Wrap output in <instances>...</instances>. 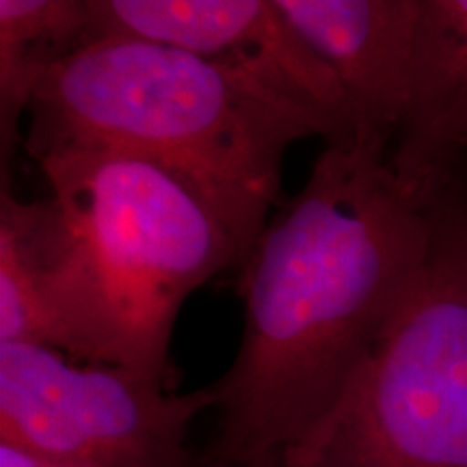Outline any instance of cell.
Listing matches in <instances>:
<instances>
[{
	"instance_id": "cell-4",
	"label": "cell",
	"mask_w": 467,
	"mask_h": 467,
	"mask_svg": "<svg viewBox=\"0 0 467 467\" xmlns=\"http://www.w3.org/2000/svg\"><path fill=\"white\" fill-rule=\"evenodd\" d=\"M285 467H467V202H433L422 266L334 411Z\"/></svg>"
},
{
	"instance_id": "cell-2",
	"label": "cell",
	"mask_w": 467,
	"mask_h": 467,
	"mask_svg": "<svg viewBox=\"0 0 467 467\" xmlns=\"http://www.w3.org/2000/svg\"><path fill=\"white\" fill-rule=\"evenodd\" d=\"M42 202L0 203V336L55 340L80 361L173 385L169 347L184 301L244 251L217 213L165 169L102 150L35 156Z\"/></svg>"
},
{
	"instance_id": "cell-3",
	"label": "cell",
	"mask_w": 467,
	"mask_h": 467,
	"mask_svg": "<svg viewBox=\"0 0 467 467\" xmlns=\"http://www.w3.org/2000/svg\"><path fill=\"white\" fill-rule=\"evenodd\" d=\"M33 156L80 148L156 165L202 197L247 258L279 200L292 143L329 128L244 69L132 37L61 58L33 93Z\"/></svg>"
},
{
	"instance_id": "cell-5",
	"label": "cell",
	"mask_w": 467,
	"mask_h": 467,
	"mask_svg": "<svg viewBox=\"0 0 467 467\" xmlns=\"http://www.w3.org/2000/svg\"><path fill=\"white\" fill-rule=\"evenodd\" d=\"M210 388L180 394L132 368L0 344V440L69 467H192L191 424Z\"/></svg>"
},
{
	"instance_id": "cell-8",
	"label": "cell",
	"mask_w": 467,
	"mask_h": 467,
	"mask_svg": "<svg viewBox=\"0 0 467 467\" xmlns=\"http://www.w3.org/2000/svg\"><path fill=\"white\" fill-rule=\"evenodd\" d=\"M389 162L422 197L451 186L467 151V0H422L407 109Z\"/></svg>"
},
{
	"instance_id": "cell-6",
	"label": "cell",
	"mask_w": 467,
	"mask_h": 467,
	"mask_svg": "<svg viewBox=\"0 0 467 467\" xmlns=\"http://www.w3.org/2000/svg\"><path fill=\"white\" fill-rule=\"evenodd\" d=\"M93 37H132L230 63L355 137L353 115L331 69L290 26L275 0H89Z\"/></svg>"
},
{
	"instance_id": "cell-1",
	"label": "cell",
	"mask_w": 467,
	"mask_h": 467,
	"mask_svg": "<svg viewBox=\"0 0 467 467\" xmlns=\"http://www.w3.org/2000/svg\"><path fill=\"white\" fill-rule=\"evenodd\" d=\"M389 151L327 141L249 249L243 340L213 385L221 424L206 467H266L306 443L422 266L435 197L409 189Z\"/></svg>"
},
{
	"instance_id": "cell-7",
	"label": "cell",
	"mask_w": 467,
	"mask_h": 467,
	"mask_svg": "<svg viewBox=\"0 0 467 467\" xmlns=\"http://www.w3.org/2000/svg\"><path fill=\"white\" fill-rule=\"evenodd\" d=\"M331 69L355 137L392 145L407 109L422 0H275Z\"/></svg>"
},
{
	"instance_id": "cell-11",
	"label": "cell",
	"mask_w": 467,
	"mask_h": 467,
	"mask_svg": "<svg viewBox=\"0 0 467 467\" xmlns=\"http://www.w3.org/2000/svg\"><path fill=\"white\" fill-rule=\"evenodd\" d=\"M266 467H285V465L282 463V461H275V463H268Z\"/></svg>"
},
{
	"instance_id": "cell-10",
	"label": "cell",
	"mask_w": 467,
	"mask_h": 467,
	"mask_svg": "<svg viewBox=\"0 0 467 467\" xmlns=\"http://www.w3.org/2000/svg\"><path fill=\"white\" fill-rule=\"evenodd\" d=\"M0 467H69L46 457H39L31 451L16 446V443L0 440Z\"/></svg>"
},
{
	"instance_id": "cell-9",
	"label": "cell",
	"mask_w": 467,
	"mask_h": 467,
	"mask_svg": "<svg viewBox=\"0 0 467 467\" xmlns=\"http://www.w3.org/2000/svg\"><path fill=\"white\" fill-rule=\"evenodd\" d=\"M96 42L89 0H0V145L7 162L42 76Z\"/></svg>"
}]
</instances>
